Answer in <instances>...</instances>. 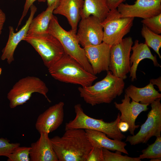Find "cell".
Wrapping results in <instances>:
<instances>
[{
	"instance_id": "cell-10",
	"label": "cell",
	"mask_w": 161,
	"mask_h": 161,
	"mask_svg": "<svg viewBox=\"0 0 161 161\" xmlns=\"http://www.w3.org/2000/svg\"><path fill=\"white\" fill-rule=\"evenodd\" d=\"M133 43L132 38L129 36L110 47L109 70L123 80L127 78L130 71V55Z\"/></svg>"
},
{
	"instance_id": "cell-25",
	"label": "cell",
	"mask_w": 161,
	"mask_h": 161,
	"mask_svg": "<svg viewBox=\"0 0 161 161\" xmlns=\"http://www.w3.org/2000/svg\"><path fill=\"white\" fill-rule=\"evenodd\" d=\"M139 157L144 159L161 158V136L156 137L155 142L142 151Z\"/></svg>"
},
{
	"instance_id": "cell-35",
	"label": "cell",
	"mask_w": 161,
	"mask_h": 161,
	"mask_svg": "<svg viewBox=\"0 0 161 161\" xmlns=\"http://www.w3.org/2000/svg\"><path fill=\"white\" fill-rule=\"evenodd\" d=\"M150 82L153 85H156L158 87L159 91H161V77L160 76L156 79H152L150 80Z\"/></svg>"
},
{
	"instance_id": "cell-4",
	"label": "cell",
	"mask_w": 161,
	"mask_h": 161,
	"mask_svg": "<svg viewBox=\"0 0 161 161\" xmlns=\"http://www.w3.org/2000/svg\"><path fill=\"white\" fill-rule=\"evenodd\" d=\"M74 108L75 117L66 123L65 130L73 129H90L103 132L109 138L113 139L122 140L125 138V136L118 128V124L120 121V114L119 113L115 120L107 122L102 119H96L87 115L80 104L75 105Z\"/></svg>"
},
{
	"instance_id": "cell-16",
	"label": "cell",
	"mask_w": 161,
	"mask_h": 161,
	"mask_svg": "<svg viewBox=\"0 0 161 161\" xmlns=\"http://www.w3.org/2000/svg\"><path fill=\"white\" fill-rule=\"evenodd\" d=\"M30 14L25 24L17 32H15L13 27H9V35L5 47L3 49L1 59L6 60L10 64L14 61L15 51L19 43L27 35L30 24L37 11V7L34 4L30 7Z\"/></svg>"
},
{
	"instance_id": "cell-15",
	"label": "cell",
	"mask_w": 161,
	"mask_h": 161,
	"mask_svg": "<svg viewBox=\"0 0 161 161\" xmlns=\"http://www.w3.org/2000/svg\"><path fill=\"white\" fill-rule=\"evenodd\" d=\"M110 47L103 42L98 45L83 48L94 75L109 71Z\"/></svg>"
},
{
	"instance_id": "cell-34",
	"label": "cell",
	"mask_w": 161,
	"mask_h": 161,
	"mask_svg": "<svg viewBox=\"0 0 161 161\" xmlns=\"http://www.w3.org/2000/svg\"><path fill=\"white\" fill-rule=\"evenodd\" d=\"M118 128L121 132H126L129 130V126L127 123L120 121L118 124Z\"/></svg>"
},
{
	"instance_id": "cell-31",
	"label": "cell",
	"mask_w": 161,
	"mask_h": 161,
	"mask_svg": "<svg viewBox=\"0 0 161 161\" xmlns=\"http://www.w3.org/2000/svg\"><path fill=\"white\" fill-rule=\"evenodd\" d=\"M36 1L39 2H45L46 0H25L24 7L23 10L21 17L18 22L16 30L17 31L18 27L21 24V22L24 18L26 16L31 6L33 4V3Z\"/></svg>"
},
{
	"instance_id": "cell-29",
	"label": "cell",
	"mask_w": 161,
	"mask_h": 161,
	"mask_svg": "<svg viewBox=\"0 0 161 161\" xmlns=\"http://www.w3.org/2000/svg\"><path fill=\"white\" fill-rule=\"evenodd\" d=\"M20 145L19 143H11L7 138H0V156L6 157L11 153L15 148Z\"/></svg>"
},
{
	"instance_id": "cell-6",
	"label": "cell",
	"mask_w": 161,
	"mask_h": 161,
	"mask_svg": "<svg viewBox=\"0 0 161 161\" xmlns=\"http://www.w3.org/2000/svg\"><path fill=\"white\" fill-rule=\"evenodd\" d=\"M23 40L34 48L40 55L44 65L48 69L65 53L59 41L48 32L27 35Z\"/></svg>"
},
{
	"instance_id": "cell-1",
	"label": "cell",
	"mask_w": 161,
	"mask_h": 161,
	"mask_svg": "<svg viewBox=\"0 0 161 161\" xmlns=\"http://www.w3.org/2000/svg\"><path fill=\"white\" fill-rule=\"evenodd\" d=\"M50 139L58 161H86L92 148L82 129L65 130L61 137Z\"/></svg>"
},
{
	"instance_id": "cell-24",
	"label": "cell",
	"mask_w": 161,
	"mask_h": 161,
	"mask_svg": "<svg viewBox=\"0 0 161 161\" xmlns=\"http://www.w3.org/2000/svg\"><path fill=\"white\" fill-rule=\"evenodd\" d=\"M141 33L143 37L145 38V43L148 47L152 48L161 59L159 52L161 47V35L153 32L143 24Z\"/></svg>"
},
{
	"instance_id": "cell-9",
	"label": "cell",
	"mask_w": 161,
	"mask_h": 161,
	"mask_svg": "<svg viewBox=\"0 0 161 161\" xmlns=\"http://www.w3.org/2000/svg\"><path fill=\"white\" fill-rule=\"evenodd\" d=\"M161 98L151 104V109L147 115V119L141 126L139 131L135 135L128 136L126 142L131 145L146 143L152 137L161 136Z\"/></svg>"
},
{
	"instance_id": "cell-5",
	"label": "cell",
	"mask_w": 161,
	"mask_h": 161,
	"mask_svg": "<svg viewBox=\"0 0 161 161\" xmlns=\"http://www.w3.org/2000/svg\"><path fill=\"white\" fill-rule=\"evenodd\" d=\"M48 32L58 39L65 53L76 60L87 71L94 74L84 49L80 47L78 42L76 33L71 30L67 31L64 29L59 24L57 18L53 15L49 25Z\"/></svg>"
},
{
	"instance_id": "cell-33",
	"label": "cell",
	"mask_w": 161,
	"mask_h": 161,
	"mask_svg": "<svg viewBox=\"0 0 161 161\" xmlns=\"http://www.w3.org/2000/svg\"><path fill=\"white\" fill-rule=\"evenodd\" d=\"M6 20V15L2 10L0 8V35L2 33Z\"/></svg>"
},
{
	"instance_id": "cell-14",
	"label": "cell",
	"mask_w": 161,
	"mask_h": 161,
	"mask_svg": "<svg viewBox=\"0 0 161 161\" xmlns=\"http://www.w3.org/2000/svg\"><path fill=\"white\" fill-rule=\"evenodd\" d=\"M131 98L125 94L124 98L121 100V103L115 102V107L120 112V121L125 122L129 125V130L130 134H134L135 130L140 126L136 125L135 121L138 115L143 112L147 111L148 108V104H143L133 100L130 102Z\"/></svg>"
},
{
	"instance_id": "cell-26",
	"label": "cell",
	"mask_w": 161,
	"mask_h": 161,
	"mask_svg": "<svg viewBox=\"0 0 161 161\" xmlns=\"http://www.w3.org/2000/svg\"><path fill=\"white\" fill-rule=\"evenodd\" d=\"M30 147H20L15 148L13 152L6 157L8 161H29Z\"/></svg>"
},
{
	"instance_id": "cell-8",
	"label": "cell",
	"mask_w": 161,
	"mask_h": 161,
	"mask_svg": "<svg viewBox=\"0 0 161 161\" xmlns=\"http://www.w3.org/2000/svg\"><path fill=\"white\" fill-rule=\"evenodd\" d=\"M134 18H122L117 9L110 10L101 22L103 30V42L110 46L120 42L129 33Z\"/></svg>"
},
{
	"instance_id": "cell-23",
	"label": "cell",
	"mask_w": 161,
	"mask_h": 161,
	"mask_svg": "<svg viewBox=\"0 0 161 161\" xmlns=\"http://www.w3.org/2000/svg\"><path fill=\"white\" fill-rule=\"evenodd\" d=\"M55 8L54 6L47 7L45 10L33 18L30 24L27 35L48 32L53 11Z\"/></svg>"
},
{
	"instance_id": "cell-13",
	"label": "cell",
	"mask_w": 161,
	"mask_h": 161,
	"mask_svg": "<svg viewBox=\"0 0 161 161\" xmlns=\"http://www.w3.org/2000/svg\"><path fill=\"white\" fill-rule=\"evenodd\" d=\"M64 102H60L50 106L39 115L35 127L40 134H49L62 124L64 117Z\"/></svg>"
},
{
	"instance_id": "cell-11",
	"label": "cell",
	"mask_w": 161,
	"mask_h": 161,
	"mask_svg": "<svg viewBox=\"0 0 161 161\" xmlns=\"http://www.w3.org/2000/svg\"><path fill=\"white\" fill-rule=\"evenodd\" d=\"M101 22L93 16L81 18L76 35L79 44L83 48L103 42V30Z\"/></svg>"
},
{
	"instance_id": "cell-36",
	"label": "cell",
	"mask_w": 161,
	"mask_h": 161,
	"mask_svg": "<svg viewBox=\"0 0 161 161\" xmlns=\"http://www.w3.org/2000/svg\"><path fill=\"white\" fill-rule=\"evenodd\" d=\"M60 0H46V1H47L48 7L54 6L56 8L58 5Z\"/></svg>"
},
{
	"instance_id": "cell-20",
	"label": "cell",
	"mask_w": 161,
	"mask_h": 161,
	"mask_svg": "<svg viewBox=\"0 0 161 161\" xmlns=\"http://www.w3.org/2000/svg\"><path fill=\"white\" fill-rule=\"evenodd\" d=\"M92 146L101 147L110 151H118L128 155L125 149L127 144L122 140H112L104 133L90 129H84Z\"/></svg>"
},
{
	"instance_id": "cell-19",
	"label": "cell",
	"mask_w": 161,
	"mask_h": 161,
	"mask_svg": "<svg viewBox=\"0 0 161 161\" xmlns=\"http://www.w3.org/2000/svg\"><path fill=\"white\" fill-rule=\"evenodd\" d=\"M131 50L132 53L130 58L129 77L132 81L137 80V68L139 63L143 60L146 58L151 59L154 66L161 67L157 61L156 55L152 54L149 47L145 43H139L138 40H136L134 46L131 47Z\"/></svg>"
},
{
	"instance_id": "cell-38",
	"label": "cell",
	"mask_w": 161,
	"mask_h": 161,
	"mask_svg": "<svg viewBox=\"0 0 161 161\" xmlns=\"http://www.w3.org/2000/svg\"><path fill=\"white\" fill-rule=\"evenodd\" d=\"M2 72V69L0 67V75H1Z\"/></svg>"
},
{
	"instance_id": "cell-32",
	"label": "cell",
	"mask_w": 161,
	"mask_h": 161,
	"mask_svg": "<svg viewBox=\"0 0 161 161\" xmlns=\"http://www.w3.org/2000/svg\"><path fill=\"white\" fill-rule=\"evenodd\" d=\"M126 0H106L108 7L110 10L117 9L118 6Z\"/></svg>"
},
{
	"instance_id": "cell-2",
	"label": "cell",
	"mask_w": 161,
	"mask_h": 161,
	"mask_svg": "<svg viewBox=\"0 0 161 161\" xmlns=\"http://www.w3.org/2000/svg\"><path fill=\"white\" fill-rule=\"evenodd\" d=\"M124 80L114 75L110 71L106 76L94 85L80 86V97L92 106L102 103H110L123 93L125 87Z\"/></svg>"
},
{
	"instance_id": "cell-30",
	"label": "cell",
	"mask_w": 161,
	"mask_h": 161,
	"mask_svg": "<svg viewBox=\"0 0 161 161\" xmlns=\"http://www.w3.org/2000/svg\"><path fill=\"white\" fill-rule=\"evenodd\" d=\"M103 148L92 146L86 161H103Z\"/></svg>"
},
{
	"instance_id": "cell-27",
	"label": "cell",
	"mask_w": 161,
	"mask_h": 161,
	"mask_svg": "<svg viewBox=\"0 0 161 161\" xmlns=\"http://www.w3.org/2000/svg\"><path fill=\"white\" fill-rule=\"evenodd\" d=\"M122 152L116 151L115 153L112 152L110 150L103 148V161H141L138 157H133L127 155H123Z\"/></svg>"
},
{
	"instance_id": "cell-37",
	"label": "cell",
	"mask_w": 161,
	"mask_h": 161,
	"mask_svg": "<svg viewBox=\"0 0 161 161\" xmlns=\"http://www.w3.org/2000/svg\"><path fill=\"white\" fill-rule=\"evenodd\" d=\"M151 161H161V158H155L151 159L150 160Z\"/></svg>"
},
{
	"instance_id": "cell-28",
	"label": "cell",
	"mask_w": 161,
	"mask_h": 161,
	"mask_svg": "<svg viewBox=\"0 0 161 161\" xmlns=\"http://www.w3.org/2000/svg\"><path fill=\"white\" fill-rule=\"evenodd\" d=\"M141 22L153 32L158 34L161 33V13L149 18L143 19Z\"/></svg>"
},
{
	"instance_id": "cell-3",
	"label": "cell",
	"mask_w": 161,
	"mask_h": 161,
	"mask_svg": "<svg viewBox=\"0 0 161 161\" xmlns=\"http://www.w3.org/2000/svg\"><path fill=\"white\" fill-rule=\"evenodd\" d=\"M48 70L56 80L83 87L92 85L97 78L95 75L87 71L76 60L66 53Z\"/></svg>"
},
{
	"instance_id": "cell-22",
	"label": "cell",
	"mask_w": 161,
	"mask_h": 161,
	"mask_svg": "<svg viewBox=\"0 0 161 161\" xmlns=\"http://www.w3.org/2000/svg\"><path fill=\"white\" fill-rule=\"evenodd\" d=\"M110 11L106 0H84L80 14L81 18L93 16L98 18L102 22Z\"/></svg>"
},
{
	"instance_id": "cell-21",
	"label": "cell",
	"mask_w": 161,
	"mask_h": 161,
	"mask_svg": "<svg viewBox=\"0 0 161 161\" xmlns=\"http://www.w3.org/2000/svg\"><path fill=\"white\" fill-rule=\"evenodd\" d=\"M125 94L132 100L143 104H149L157 99L161 98V94L154 88L150 82L146 86L137 87L133 85L125 90Z\"/></svg>"
},
{
	"instance_id": "cell-7",
	"label": "cell",
	"mask_w": 161,
	"mask_h": 161,
	"mask_svg": "<svg viewBox=\"0 0 161 161\" xmlns=\"http://www.w3.org/2000/svg\"><path fill=\"white\" fill-rule=\"evenodd\" d=\"M48 91L45 83L38 77L28 76L22 78L15 83L7 94L10 107L13 109L24 104L34 93L43 95L50 103L47 95Z\"/></svg>"
},
{
	"instance_id": "cell-12",
	"label": "cell",
	"mask_w": 161,
	"mask_h": 161,
	"mask_svg": "<svg viewBox=\"0 0 161 161\" xmlns=\"http://www.w3.org/2000/svg\"><path fill=\"white\" fill-rule=\"evenodd\" d=\"M117 9L122 18H148L161 13V0H136L133 4L122 3Z\"/></svg>"
},
{
	"instance_id": "cell-17",
	"label": "cell",
	"mask_w": 161,
	"mask_h": 161,
	"mask_svg": "<svg viewBox=\"0 0 161 161\" xmlns=\"http://www.w3.org/2000/svg\"><path fill=\"white\" fill-rule=\"evenodd\" d=\"M83 3L84 0H60L58 5L54 10L53 14L66 17L71 27V30L76 33L81 18L80 14Z\"/></svg>"
},
{
	"instance_id": "cell-18",
	"label": "cell",
	"mask_w": 161,
	"mask_h": 161,
	"mask_svg": "<svg viewBox=\"0 0 161 161\" xmlns=\"http://www.w3.org/2000/svg\"><path fill=\"white\" fill-rule=\"evenodd\" d=\"M35 142L32 143L30 150V161H58L54 150L49 134L41 133Z\"/></svg>"
}]
</instances>
